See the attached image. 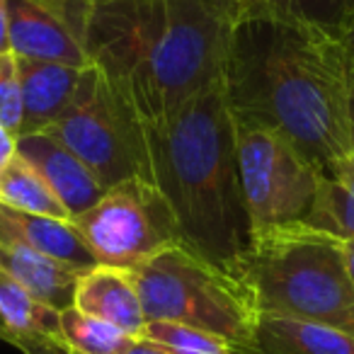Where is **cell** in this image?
<instances>
[{"label": "cell", "instance_id": "cell-23", "mask_svg": "<svg viewBox=\"0 0 354 354\" xmlns=\"http://www.w3.org/2000/svg\"><path fill=\"white\" fill-rule=\"evenodd\" d=\"M325 175L335 177L337 183H342L344 189H347V192L352 194V199H354V151L349 153V156L339 158L337 162H333Z\"/></svg>", "mask_w": 354, "mask_h": 354}, {"label": "cell", "instance_id": "cell-20", "mask_svg": "<svg viewBox=\"0 0 354 354\" xmlns=\"http://www.w3.org/2000/svg\"><path fill=\"white\" fill-rule=\"evenodd\" d=\"M304 223L339 241H354V199L335 177L323 175Z\"/></svg>", "mask_w": 354, "mask_h": 354}, {"label": "cell", "instance_id": "cell-16", "mask_svg": "<svg viewBox=\"0 0 354 354\" xmlns=\"http://www.w3.org/2000/svg\"><path fill=\"white\" fill-rule=\"evenodd\" d=\"M39 337L59 339V310L0 272V339L17 347Z\"/></svg>", "mask_w": 354, "mask_h": 354}, {"label": "cell", "instance_id": "cell-5", "mask_svg": "<svg viewBox=\"0 0 354 354\" xmlns=\"http://www.w3.org/2000/svg\"><path fill=\"white\" fill-rule=\"evenodd\" d=\"M131 277L148 320L207 330L250 349L260 313L226 267L180 243L131 270Z\"/></svg>", "mask_w": 354, "mask_h": 354}, {"label": "cell", "instance_id": "cell-18", "mask_svg": "<svg viewBox=\"0 0 354 354\" xmlns=\"http://www.w3.org/2000/svg\"><path fill=\"white\" fill-rule=\"evenodd\" d=\"M0 202L20 212L37 214V216L71 221L68 209L51 192L44 177L20 156H15L8 162V167L0 170Z\"/></svg>", "mask_w": 354, "mask_h": 354}, {"label": "cell", "instance_id": "cell-24", "mask_svg": "<svg viewBox=\"0 0 354 354\" xmlns=\"http://www.w3.org/2000/svg\"><path fill=\"white\" fill-rule=\"evenodd\" d=\"M22 354H73L68 347L59 342V339L39 337V339H27V342L17 344Z\"/></svg>", "mask_w": 354, "mask_h": 354}, {"label": "cell", "instance_id": "cell-6", "mask_svg": "<svg viewBox=\"0 0 354 354\" xmlns=\"http://www.w3.org/2000/svg\"><path fill=\"white\" fill-rule=\"evenodd\" d=\"M68 223L97 265L129 272L183 243L167 204L141 177L109 187Z\"/></svg>", "mask_w": 354, "mask_h": 354}, {"label": "cell", "instance_id": "cell-19", "mask_svg": "<svg viewBox=\"0 0 354 354\" xmlns=\"http://www.w3.org/2000/svg\"><path fill=\"white\" fill-rule=\"evenodd\" d=\"M59 339L73 354H127L141 337L68 306L59 310Z\"/></svg>", "mask_w": 354, "mask_h": 354}, {"label": "cell", "instance_id": "cell-14", "mask_svg": "<svg viewBox=\"0 0 354 354\" xmlns=\"http://www.w3.org/2000/svg\"><path fill=\"white\" fill-rule=\"evenodd\" d=\"M0 272L56 310L73 306L75 284L83 270L22 245H0Z\"/></svg>", "mask_w": 354, "mask_h": 354}, {"label": "cell", "instance_id": "cell-30", "mask_svg": "<svg viewBox=\"0 0 354 354\" xmlns=\"http://www.w3.org/2000/svg\"><path fill=\"white\" fill-rule=\"evenodd\" d=\"M349 97H352V133H354V59L349 56Z\"/></svg>", "mask_w": 354, "mask_h": 354}, {"label": "cell", "instance_id": "cell-27", "mask_svg": "<svg viewBox=\"0 0 354 354\" xmlns=\"http://www.w3.org/2000/svg\"><path fill=\"white\" fill-rule=\"evenodd\" d=\"M39 3H44L49 10H54L56 15L61 17V20L68 25V17H71V10H73L75 6H78L80 0H39ZM71 27V25H68Z\"/></svg>", "mask_w": 354, "mask_h": 354}, {"label": "cell", "instance_id": "cell-22", "mask_svg": "<svg viewBox=\"0 0 354 354\" xmlns=\"http://www.w3.org/2000/svg\"><path fill=\"white\" fill-rule=\"evenodd\" d=\"M22 88L20 73H17V59L10 54H0V124L12 133L20 136L22 131Z\"/></svg>", "mask_w": 354, "mask_h": 354}, {"label": "cell", "instance_id": "cell-9", "mask_svg": "<svg viewBox=\"0 0 354 354\" xmlns=\"http://www.w3.org/2000/svg\"><path fill=\"white\" fill-rule=\"evenodd\" d=\"M10 51L17 59L49 61L73 68H90L80 39L54 10L39 0H8Z\"/></svg>", "mask_w": 354, "mask_h": 354}, {"label": "cell", "instance_id": "cell-26", "mask_svg": "<svg viewBox=\"0 0 354 354\" xmlns=\"http://www.w3.org/2000/svg\"><path fill=\"white\" fill-rule=\"evenodd\" d=\"M0 54H10V25H8V0H0Z\"/></svg>", "mask_w": 354, "mask_h": 354}, {"label": "cell", "instance_id": "cell-13", "mask_svg": "<svg viewBox=\"0 0 354 354\" xmlns=\"http://www.w3.org/2000/svg\"><path fill=\"white\" fill-rule=\"evenodd\" d=\"M0 245L32 248L83 272L97 265L68 221L20 212L3 202H0Z\"/></svg>", "mask_w": 354, "mask_h": 354}, {"label": "cell", "instance_id": "cell-1", "mask_svg": "<svg viewBox=\"0 0 354 354\" xmlns=\"http://www.w3.org/2000/svg\"><path fill=\"white\" fill-rule=\"evenodd\" d=\"M349 54L337 37L270 15H236L223 90L236 122L272 129L320 172L354 151Z\"/></svg>", "mask_w": 354, "mask_h": 354}, {"label": "cell", "instance_id": "cell-4", "mask_svg": "<svg viewBox=\"0 0 354 354\" xmlns=\"http://www.w3.org/2000/svg\"><path fill=\"white\" fill-rule=\"evenodd\" d=\"M226 270L260 315L308 320L354 335V281L344 241L304 221L250 233Z\"/></svg>", "mask_w": 354, "mask_h": 354}, {"label": "cell", "instance_id": "cell-25", "mask_svg": "<svg viewBox=\"0 0 354 354\" xmlns=\"http://www.w3.org/2000/svg\"><path fill=\"white\" fill-rule=\"evenodd\" d=\"M17 156V138L0 124V170Z\"/></svg>", "mask_w": 354, "mask_h": 354}, {"label": "cell", "instance_id": "cell-31", "mask_svg": "<svg viewBox=\"0 0 354 354\" xmlns=\"http://www.w3.org/2000/svg\"><path fill=\"white\" fill-rule=\"evenodd\" d=\"M344 46H347V54L354 59V22H352V27H349L347 37H344Z\"/></svg>", "mask_w": 354, "mask_h": 354}, {"label": "cell", "instance_id": "cell-29", "mask_svg": "<svg viewBox=\"0 0 354 354\" xmlns=\"http://www.w3.org/2000/svg\"><path fill=\"white\" fill-rule=\"evenodd\" d=\"M344 260H347V270L354 281V241H344Z\"/></svg>", "mask_w": 354, "mask_h": 354}, {"label": "cell", "instance_id": "cell-21", "mask_svg": "<svg viewBox=\"0 0 354 354\" xmlns=\"http://www.w3.org/2000/svg\"><path fill=\"white\" fill-rule=\"evenodd\" d=\"M141 339H148L170 354H248L231 339L170 320H148Z\"/></svg>", "mask_w": 354, "mask_h": 354}, {"label": "cell", "instance_id": "cell-2", "mask_svg": "<svg viewBox=\"0 0 354 354\" xmlns=\"http://www.w3.org/2000/svg\"><path fill=\"white\" fill-rule=\"evenodd\" d=\"M236 0H80L71 30L138 124L223 75Z\"/></svg>", "mask_w": 354, "mask_h": 354}, {"label": "cell", "instance_id": "cell-28", "mask_svg": "<svg viewBox=\"0 0 354 354\" xmlns=\"http://www.w3.org/2000/svg\"><path fill=\"white\" fill-rule=\"evenodd\" d=\"M127 354H170V352H165V349L158 347V344L148 342V339H136V342H133V347L129 349Z\"/></svg>", "mask_w": 354, "mask_h": 354}, {"label": "cell", "instance_id": "cell-3", "mask_svg": "<svg viewBox=\"0 0 354 354\" xmlns=\"http://www.w3.org/2000/svg\"><path fill=\"white\" fill-rule=\"evenodd\" d=\"M138 129L141 180L167 204L185 245L226 267L245 250L250 223L238 172L236 117L223 80Z\"/></svg>", "mask_w": 354, "mask_h": 354}, {"label": "cell", "instance_id": "cell-15", "mask_svg": "<svg viewBox=\"0 0 354 354\" xmlns=\"http://www.w3.org/2000/svg\"><path fill=\"white\" fill-rule=\"evenodd\" d=\"M248 354H354V335L308 320L260 315Z\"/></svg>", "mask_w": 354, "mask_h": 354}, {"label": "cell", "instance_id": "cell-17", "mask_svg": "<svg viewBox=\"0 0 354 354\" xmlns=\"http://www.w3.org/2000/svg\"><path fill=\"white\" fill-rule=\"evenodd\" d=\"M236 15H270L304 22L344 44L354 22V0H236Z\"/></svg>", "mask_w": 354, "mask_h": 354}, {"label": "cell", "instance_id": "cell-12", "mask_svg": "<svg viewBox=\"0 0 354 354\" xmlns=\"http://www.w3.org/2000/svg\"><path fill=\"white\" fill-rule=\"evenodd\" d=\"M17 73H20L22 112H25L20 131L22 136V133L44 131L68 109L80 88L85 68L49 64V61L17 59Z\"/></svg>", "mask_w": 354, "mask_h": 354}, {"label": "cell", "instance_id": "cell-8", "mask_svg": "<svg viewBox=\"0 0 354 354\" xmlns=\"http://www.w3.org/2000/svg\"><path fill=\"white\" fill-rule=\"evenodd\" d=\"M44 131L80 158L107 189L141 177L143 151L138 122L119 102L95 66L85 68L73 102Z\"/></svg>", "mask_w": 354, "mask_h": 354}, {"label": "cell", "instance_id": "cell-11", "mask_svg": "<svg viewBox=\"0 0 354 354\" xmlns=\"http://www.w3.org/2000/svg\"><path fill=\"white\" fill-rule=\"evenodd\" d=\"M73 308L117 325L131 337H141L148 323L131 272L117 267L95 265L85 270L75 284Z\"/></svg>", "mask_w": 354, "mask_h": 354}, {"label": "cell", "instance_id": "cell-10", "mask_svg": "<svg viewBox=\"0 0 354 354\" xmlns=\"http://www.w3.org/2000/svg\"><path fill=\"white\" fill-rule=\"evenodd\" d=\"M17 156L44 177L51 192L68 209L71 218L90 209L107 192V187L88 170V165L46 131L17 136Z\"/></svg>", "mask_w": 354, "mask_h": 354}, {"label": "cell", "instance_id": "cell-7", "mask_svg": "<svg viewBox=\"0 0 354 354\" xmlns=\"http://www.w3.org/2000/svg\"><path fill=\"white\" fill-rule=\"evenodd\" d=\"M236 148L250 233L304 221L325 172L281 133L257 124L236 122Z\"/></svg>", "mask_w": 354, "mask_h": 354}]
</instances>
